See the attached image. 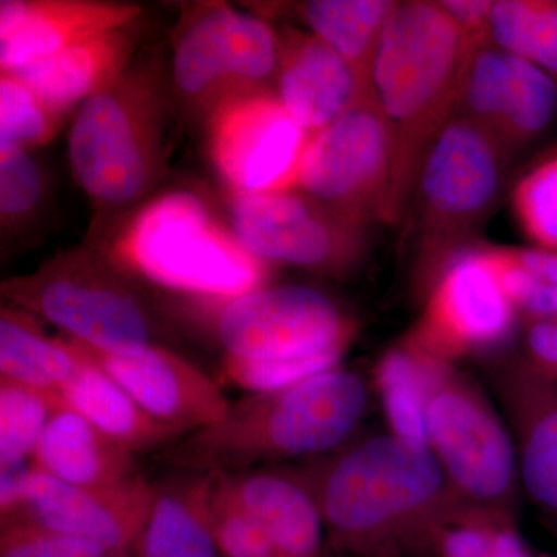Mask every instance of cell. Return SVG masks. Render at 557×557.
Returning <instances> with one entry per match:
<instances>
[{
	"label": "cell",
	"instance_id": "obj_28",
	"mask_svg": "<svg viewBox=\"0 0 557 557\" xmlns=\"http://www.w3.org/2000/svg\"><path fill=\"white\" fill-rule=\"evenodd\" d=\"M418 557H537L516 520L460 502L429 531Z\"/></svg>",
	"mask_w": 557,
	"mask_h": 557
},
{
	"label": "cell",
	"instance_id": "obj_2",
	"mask_svg": "<svg viewBox=\"0 0 557 557\" xmlns=\"http://www.w3.org/2000/svg\"><path fill=\"white\" fill-rule=\"evenodd\" d=\"M177 116L161 49L139 50L119 78L76 110L67 156L94 209L89 236L156 196L168 174Z\"/></svg>",
	"mask_w": 557,
	"mask_h": 557
},
{
	"label": "cell",
	"instance_id": "obj_37",
	"mask_svg": "<svg viewBox=\"0 0 557 557\" xmlns=\"http://www.w3.org/2000/svg\"><path fill=\"white\" fill-rule=\"evenodd\" d=\"M523 361L552 380L557 373V317L520 318Z\"/></svg>",
	"mask_w": 557,
	"mask_h": 557
},
{
	"label": "cell",
	"instance_id": "obj_40",
	"mask_svg": "<svg viewBox=\"0 0 557 557\" xmlns=\"http://www.w3.org/2000/svg\"><path fill=\"white\" fill-rule=\"evenodd\" d=\"M327 557H338V555H336V553L333 552V549H332V553H330V555Z\"/></svg>",
	"mask_w": 557,
	"mask_h": 557
},
{
	"label": "cell",
	"instance_id": "obj_18",
	"mask_svg": "<svg viewBox=\"0 0 557 557\" xmlns=\"http://www.w3.org/2000/svg\"><path fill=\"white\" fill-rule=\"evenodd\" d=\"M493 383L515 440L520 486L557 537V383L522 357L498 364Z\"/></svg>",
	"mask_w": 557,
	"mask_h": 557
},
{
	"label": "cell",
	"instance_id": "obj_4",
	"mask_svg": "<svg viewBox=\"0 0 557 557\" xmlns=\"http://www.w3.org/2000/svg\"><path fill=\"white\" fill-rule=\"evenodd\" d=\"M370 403V384L336 368L231 405L218 423L190 432L168 450L190 472H236L327 456L357 435Z\"/></svg>",
	"mask_w": 557,
	"mask_h": 557
},
{
	"label": "cell",
	"instance_id": "obj_23",
	"mask_svg": "<svg viewBox=\"0 0 557 557\" xmlns=\"http://www.w3.org/2000/svg\"><path fill=\"white\" fill-rule=\"evenodd\" d=\"M33 468L67 485L112 487L143 475L134 454L106 437L70 406L51 417Z\"/></svg>",
	"mask_w": 557,
	"mask_h": 557
},
{
	"label": "cell",
	"instance_id": "obj_43",
	"mask_svg": "<svg viewBox=\"0 0 557 557\" xmlns=\"http://www.w3.org/2000/svg\"><path fill=\"white\" fill-rule=\"evenodd\" d=\"M537 557H548V556H537Z\"/></svg>",
	"mask_w": 557,
	"mask_h": 557
},
{
	"label": "cell",
	"instance_id": "obj_34",
	"mask_svg": "<svg viewBox=\"0 0 557 557\" xmlns=\"http://www.w3.org/2000/svg\"><path fill=\"white\" fill-rule=\"evenodd\" d=\"M511 207L527 239L536 248L557 252V153L519 180Z\"/></svg>",
	"mask_w": 557,
	"mask_h": 557
},
{
	"label": "cell",
	"instance_id": "obj_1",
	"mask_svg": "<svg viewBox=\"0 0 557 557\" xmlns=\"http://www.w3.org/2000/svg\"><path fill=\"white\" fill-rule=\"evenodd\" d=\"M298 469L338 556L418 557L429 531L465 502L428 446L392 432L357 434Z\"/></svg>",
	"mask_w": 557,
	"mask_h": 557
},
{
	"label": "cell",
	"instance_id": "obj_26",
	"mask_svg": "<svg viewBox=\"0 0 557 557\" xmlns=\"http://www.w3.org/2000/svg\"><path fill=\"white\" fill-rule=\"evenodd\" d=\"M398 2L388 0H311L295 3L299 20L357 73L373 91V65Z\"/></svg>",
	"mask_w": 557,
	"mask_h": 557
},
{
	"label": "cell",
	"instance_id": "obj_12",
	"mask_svg": "<svg viewBox=\"0 0 557 557\" xmlns=\"http://www.w3.org/2000/svg\"><path fill=\"white\" fill-rule=\"evenodd\" d=\"M228 226L242 247L269 265L346 277L361 263L368 228L296 189L230 196Z\"/></svg>",
	"mask_w": 557,
	"mask_h": 557
},
{
	"label": "cell",
	"instance_id": "obj_17",
	"mask_svg": "<svg viewBox=\"0 0 557 557\" xmlns=\"http://www.w3.org/2000/svg\"><path fill=\"white\" fill-rule=\"evenodd\" d=\"M91 364L108 373L149 416L185 432L207 428L231 409L222 387L203 370L166 346L106 354L67 339Z\"/></svg>",
	"mask_w": 557,
	"mask_h": 557
},
{
	"label": "cell",
	"instance_id": "obj_8",
	"mask_svg": "<svg viewBox=\"0 0 557 557\" xmlns=\"http://www.w3.org/2000/svg\"><path fill=\"white\" fill-rule=\"evenodd\" d=\"M416 354L423 369L428 448L450 486L461 500L518 520L522 486L507 421L457 364Z\"/></svg>",
	"mask_w": 557,
	"mask_h": 557
},
{
	"label": "cell",
	"instance_id": "obj_9",
	"mask_svg": "<svg viewBox=\"0 0 557 557\" xmlns=\"http://www.w3.org/2000/svg\"><path fill=\"white\" fill-rule=\"evenodd\" d=\"M277 67L278 35L269 22L228 3H194L172 44L175 108L207 124L230 101L274 91Z\"/></svg>",
	"mask_w": 557,
	"mask_h": 557
},
{
	"label": "cell",
	"instance_id": "obj_41",
	"mask_svg": "<svg viewBox=\"0 0 557 557\" xmlns=\"http://www.w3.org/2000/svg\"><path fill=\"white\" fill-rule=\"evenodd\" d=\"M110 557H131L129 555L110 556Z\"/></svg>",
	"mask_w": 557,
	"mask_h": 557
},
{
	"label": "cell",
	"instance_id": "obj_5",
	"mask_svg": "<svg viewBox=\"0 0 557 557\" xmlns=\"http://www.w3.org/2000/svg\"><path fill=\"white\" fill-rule=\"evenodd\" d=\"M132 277L194 300L231 299L270 285L271 269L193 190L159 194L98 236Z\"/></svg>",
	"mask_w": 557,
	"mask_h": 557
},
{
	"label": "cell",
	"instance_id": "obj_6",
	"mask_svg": "<svg viewBox=\"0 0 557 557\" xmlns=\"http://www.w3.org/2000/svg\"><path fill=\"white\" fill-rule=\"evenodd\" d=\"M0 295L95 350L124 354L163 346V325L137 278L89 237L33 273L5 278Z\"/></svg>",
	"mask_w": 557,
	"mask_h": 557
},
{
	"label": "cell",
	"instance_id": "obj_24",
	"mask_svg": "<svg viewBox=\"0 0 557 557\" xmlns=\"http://www.w3.org/2000/svg\"><path fill=\"white\" fill-rule=\"evenodd\" d=\"M209 472L185 471L152 483L148 519L135 557H218L209 515Z\"/></svg>",
	"mask_w": 557,
	"mask_h": 557
},
{
	"label": "cell",
	"instance_id": "obj_21",
	"mask_svg": "<svg viewBox=\"0 0 557 557\" xmlns=\"http://www.w3.org/2000/svg\"><path fill=\"white\" fill-rule=\"evenodd\" d=\"M277 35L274 91L311 137L344 115L362 94H369L348 62L313 33L285 27Z\"/></svg>",
	"mask_w": 557,
	"mask_h": 557
},
{
	"label": "cell",
	"instance_id": "obj_3",
	"mask_svg": "<svg viewBox=\"0 0 557 557\" xmlns=\"http://www.w3.org/2000/svg\"><path fill=\"white\" fill-rule=\"evenodd\" d=\"M475 51L438 2H398L388 21L373 89L392 141L391 225L405 218L429 150L456 116Z\"/></svg>",
	"mask_w": 557,
	"mask_h": 557
},
{
	"label": "cell",
	"instance_id": "obj_39",
	"mask_svg": "<svg viewBox=\"0 0 557 557\" xmlns=\"http://www.w3.org/2000/svg\"><path fill=\"white\" fill-rule=\"evenodd\" d=\"M516 259L537 282L557 288V252L541 248H516Z\"/></svg>",
	"mask_w": 557,
	"mask_h": 557
},
{
	"label": "cell",
	"instance_id": "obj_33",
	"mask_svg": "<svg viewBox=\"0 0 557 557\" xmlns=\"http://www.w3.org/2000/svg\"><path fill=\"white\" fill-rule=\"evenodd\" d=\"M65 115L14 73L0 75V145L33 150L57 137Z\"/></svg>",
	"mask_w": 557,
	"mask_h": 557
},
{
	"label": "cell",
	"instance_id": "obj_7",
	"mask_svg": "<svg viewBox=\"0 0 557 557\" xmlns=\"http://www.w3.org/2000/svg\"><path fill=\"white\" fill-rule=\"evenodd\" d=\"M512 152L456 115L429 150L413 189V282L426 296L442 271L474 247L507 185Z\"/></svg>",
	"mask_w": 557,
	"mask_h": 557
},
{
	"label": "cell",
	"instance_id": "obj_27",
	"mask_svg": "<svg viewBox=\"0 0 557 557\" xmlns=\"http://www.w3.org/2000/svg\"><path fill=\"white\" fill-rule=\"evenodd\" d=\"M84 364L78 348L50 338L30 313L11 304L0 307V379L61 392Z\"/></svg>",
	"mask_w": 557,
	"mask_h": 557
},
{
	"label": "cell",
	"instance_id": "obj_35",
	"mask_svg": "<svg viewBox=\"0 0 557 557\" xmlns=\"http://www.w3.org/2000/svg\"><path fill=\"white\" fill-rule=\"evenodd\" d=\"M211 474L209 515L215 545L223 557H284L267 531L256 522Z\"/></svg>",
	"mask_w": 557,
	"mask_h": 557
},
{
	"label": "cell",
	"instance_id": "obj_36",
	"mask_svg": "<svg viewBox=\"0 0 557 557\" xmlns=\"http://www.w3.org/2000/svg\"><path fill=\"white\" fill-rule=\"evenodd\" d=\"M108 548L89 539L70 536L30 522L0 519V557H110Z\"/></svg>",
	"mask_w": 557,
	"mask_h": 557
},
{
	"label": "cell",
	"instance_id": "obj_19",
	"mask_svg": "<svg viewBox=\"0 0 557 557\" xmlns=\"http://www.w3.org/2000/svg\"><path fill=\"white\" fill-rule=\"evenodd\" d=\"M141 14L143 7L135 3L2 0L0 72H17L101 33L134 24Z\"/></svg>",
	"mask_w": 557,
	"mask_h": 557
},
{
	"label": "cell",
	"instance_id": "obj_11",
	"mask_svg": "<svg viewBox=\"0 0 557 557\" xmlns=\"http://www.w3.org/2000/svg\"><path fill=\"white\" fill-rule=\"evenodd\" d=\"M392 141L375 91L311 137L295 188L359 226L387 223Z\"/></svg>",
	"mask_w": 557,
	"mask_h": 557
},
{
	"label": "cell",
	"instance_id": "obj_16",
	"mask_svg": "<svg viewBox=\"0 0 557 557\" xmlns=\"http://www.w3.org/2000/svg\"><path fill=\"white\" fill-rule=\"evenodd\" d=\"M557 113V83L544 70L493 44L469 61L456 115L490 132L512 153L548 129Z\"/></svg>",
	"mask_w": 557,
	"mask_h": 557
},
{
	"label": "cell",
	"instance_id": "obj_22",
	"mask_svg": "<svg viewBox=\"0 0 557 557\" xmlns=\"http://www.w3.org/2000/svg\"><path fill=\"white\" fill-rule=\"evenodd\" d=\"M137 22L75 44L17 70L14 75L28 84L51 109L67 116L119 78L134 60L139 51Z\"/></svg>",
	"mask_w": 557,
	"mask_h": 557
},
{
	"label": "cell",
	"instance_id": "obj_15",
	"mask_svg": "<svg viewBox=\"0 0 557 557\" xmlns=\"http://www.w3.org/2000/svg\"><path fill=\"white\" fill-rule=\"evenodd\" d=\"M152 483L139 478L112 487L67 485L32 468L17 507L0 519L30 520L70 536L89 539L113 556L134 553L148 519Z\"/></svg>",
	"mask_w": 557,
	"mask_h": 557
},
{
	"label": "cell",
	"instance_id": "obj_10",
	"mask_svg": "<svg viewBox=\"0 0 557 557\" xmlns=\"http://www.w3.org/2000/svg\"><path fill=\"white\" fill-rule=\"evenodd\" d=\"M188 300L196 317L207 318L225 357L339 364L359 330L336 300L307 285H267L231 299Z\"/></svg>",
	"mask_w": 557,
	"mask_h": 557
},
{
	"label": "cell",
	"instance_id": "obj_42",
	"mask_svg": "<svg viewBox=\"0 0 557 557\" xmlns=\"http://www.w3.org/2000/svg\"><path fill=\"white\" fill-rule=\"evenodd\" d=\"M552 380H553V381H556V383H557V373H556V375H555V376H553V379H552Z\"/></svg>",
	"mask_w": 557,
	"mask_h": 557
},
{
	"label": "cell",
	"instance_id": "obj_29",
	"mask_svg": "<svg viewBox=\"0 0 557 557\" xmlns=\"http://www.w3.org/2000/svg\"><path fill=\"white\" fill-rule=\"evenodd\" d=\"M490 32L493 46L531 62L557 83L556 0H498Z\"/></svg>",
	"mask_w": 557,
	"mask_h": 557
},
{
	"label": "cell",
	"instance_id": "obj_30",
	"mask_svg": "<svg viewBox=\"0 0 557 557\" xmlns=\"http://www.w3.org/2000/svg\"><path fill=\"white\" fill-rule=\"evenodd\" d=\"M373 384L383 403L388 432L413 445L428 446L423 369L416 350L405 341L395 344L376 364Z\"/></svg>",
	"mask_w": 557,
	"mask_h": 557
},
{
	"label": "cell",
	"instance_id": "obj_13",
	"mask_svg": "<svg viewBox=\"0 0 557 557\" xmlns=\"http://www.w3.org/2000/svg\"><path fill=\"white\" fill-rule=\"evenodd\" d=\"M424 299L423 314L405 341L438 361L457 364L500 350L519 329L520 313L502 288L491 247L460 252Z\"/></svg>",
	"mask_w": 557,
	"mask_h": 557
},
{
	"label": "cell",
	"instance_id": "obj_14",
	"mask_svg": "<svg viewBox=\"0 0 557 557\" xmlns=\"http://www.w3.org/2000/svg\"><path fill=\"white\" fill-rule=\"evenodd\" d=\"M205 127L209 159L231 196L295 188L311 135L289 115L276 91L230 101Z\"/></svg>",
	"mask_w": 557,
	"mask_h": 557
},
{
	"label": "cell",
	"instance_id": "obj_31",
	"mask_svg": "<svg viewBox=\"0 0 557 557\" xmlns=\"http://www.w3.org/2000/svg\"><path fill=\"white\" fill-rule=\"evenodd\" d=\"M64 406L61 392L0 379V468L33 463L47 424Z\"/></svg>",
	"mask_w": 557,
	"mask_h": 557
},
{
	"label": "cell",
	"instance_id": "obj_38",
	"mask_svg": "<svg viewBox=\"0 0 557 557\" xmlns=\"http://www.w3.org/2000/svg\"><path fill=\"white\" fill-rule=\"evenodd\" d=\"M440 9L463 33L469 46L480 50L491 44V11L494 2L487 0H445L438 2Z\"/></svg>",
	"mask_w": 557,
	"mask_h": 557
},
{
	"label": "cell",
	"instance_id": "obj_20",
	"mask_svg": "<svg viewBox=\"0 0 557 557\" xmlns=\"http://www.w3.org/2000/svg\"><path fill=\"white\" fill-rule=\"evenodd\" d=\"M219 485L259 523L284 557L332 553L321 512L298 468L212 472Z\"/></svg>",
	"mask_w": 557,
	"mask_h": 557
},
{
	"label": "cell",
	"instance_id": "obj_32",
	"mask_svg": "<svg viewBox=\"0 0 557 557\" xmlns=\"http://www.w3.org/2000/svg\"><path fill=\"white\" fill-rule=\"evenodd\" d=\"M49 194V177L32 150L0 145V230L5 244L39 218Z\"/></svg>",
	"mask_w": 557,
	"mask_h": 557
},
{
	"label": "cell",
	"instance_id": "obj_25",
	"mask_svg": "<svg viewBox=\"0 0 557 557\" xmlns=\"http://www.w3.org/2000/svg\"><path fill=\"white\" fill-rule=\"evenodd\" d=\"M61 394L70 408L134 456L175 445L186 435L149 416L120 384L87 359L62 386Z\"/></svg>",
	"mask_w": 557,
	"mask_h": 557
}]
</instances>
